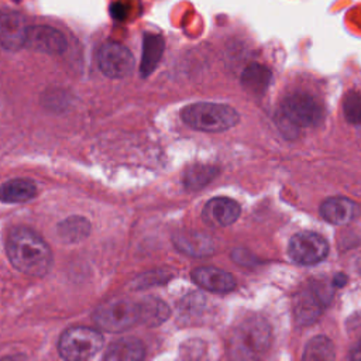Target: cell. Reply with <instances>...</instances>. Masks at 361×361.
Wrapping results in <instances>:
<instances>
[{
	"label": "cell",
	"instance_id": "25",
	"mask_svg": "<svg viewBox=\"0 0 361 361\" xmlns=\"http://www.w3.org/2000/svg\"><path fill=\"white\" fill-rule=\"evenodd\" d=\"M110 14L114 20H126L127 16H128V6L123 1H114L111 6H110Z\"/></svg>",
	"mask_w": 361,
	"mask_h": 361
},
{
	"label": "cell",
	"instance_id": "16",
	"mask_svg": "<svg viewBox=\"0 0 361 361\" xmlns=\"http://www.w3.org/2000/svg\"><path fill=\"white\" fill-rule=\"evenodd\" d=\"M145 348L141 340L135 337H123L113 341L102 361H144Z\"/></svg>",
	"mask_w": 361,
	"mask_h": 361
},
{
	"label": "cell",
	"instance_id": "28",
	"mask_svg": "<svg viewBox=\"0 0 361 361\" xmlns=\"http://www.w3.org/2000/svg\"><path fill=\"white\" fill-rule=\"evenodd\" d=\"M0 361H27V358L24 355H8V357H4L1 358Z\"/></svg>",
	"mask_w": 361,
	"mask_h": 361
},
{
	"label": "cell",
	"instance_id": "18",
	"mask_svg": "<svg viewBox=\"0 0 361 361\" xmlns=\"http://www.w3.org/2000/svg\"><path fill=\"white\" fill-rule=\"evenodd\" d=\"M164 54V38L158 34H145L142 39V56L140 72L144 78L149 76L159 63Z\"/></svg>",
	"mask_w": 361,
	"mask_h": 361
},
{
	"label": "cell",
	"instance_id": "10",
	"mask_svg": "<svg viewBox=\"0 0 361 361\" xmlns=\"http://www.w3.org/2000/svg\"><path fill=\"white\" fill-rule=\"evenodd\" d=\"M66 38L65 35L47 25H34L28 27L27 38H25V48H30L35 52L42 54H62L66 49Z\"/></svg>",
	"mask_w": 361,
	"mask_h": 361
},
{
	"label": "cell",
	"instance_id": "5",
	"mask_svg": "<svg viewBox=\"0 0 361 361\" xmlns=\"http://www.w3.org/2000/svg\"><path fill=\"white\" fill-rule=\"evenodd\" d=\"M279 116L283 130H298L300 127L317 126L323 120L324 109L314 96L296 92L282 100Z\"/></svg>",
	"mask_w": 361,
	"mask_h": 361
},
{
	"label": "cell",
	"instance_id": "20",
	"mask_svg": "<svg viewBox=\"0 0 361 361\" xmlns=\"http://www.w3.org/2000/svg\"><path fill=\"white\" fill-rule=\"evenodd\" d=\"M140 307H141V324H145L149 327L162 324L171 314L168 305L158 298L141 299Z\"/></svg>",
	"mask_w": 361,
	"mask_h": 361
},
{
	"label": "cell",
	"instance_id": "14",
	"mask_svg": "<svg viewBox=\"0 0 361 361\" xmlns=\"http://www.w3.org/2000/svg\"><path fill=\"white\" fill-rule=\"evenodd\" d=\"M357 214H358L357 203L343 196L329 197L320 204V216L331 224H337V226L347 224Z\"/></svg>",
	"mask_w": 361,
	"mask_h": 361
},
{
	"label": "cell",
	"instance_id": "27",
	"mask_svg": "<svg viewBox=\"0 0 361 361\" xmlns=\"http://www.w3.org/2000/svg\"><path fill=\"white\" fill-rule=\"evenodd\" d=\"M345 282H347V276L343 275V274H340V275H336V276H334L331 285H333V288H340V286H343Z\"/></svg>",
	"mask_w": 361,
	"mask_h": 361
},
{
	"label": "cell",
	"instance_id": "4",
	"mask_svg": "<svg viewBox=\"0 0 361 361\" xmlns=\"http://www.w3.org/2000/svg\"><path fill=\"white\" fill-rule=\"evenodd\" d=\"M96 326L109 333H121L141 324L140 300L126 298L110 299L97 306L92 314Z\"/></svg>",
	"mask_w": 361,
	"mask_h": 361
},
{
	"label": "cell",
	"instance_id": "15",
	"mask_svg": "<svg viewBox=\"0 0 361 361\" xmlns=\"http://www.w3.org/2000/svg\"><path fill=\"white\" fill-rule=\"evenodd\" d=\"M173 245L192 257H206L214 251L213 240L199 231H179L173 235Z\"/></svg>",
	"mask_w": 361,
	"mask_h": 361
},
{
	"label": "cell",
	"instance_id": "19",
	"mask_svg": "<svg viewBox=\"0 0 361 361\" xmlns=\"http://www.w3.org/2000/svg\"><path fill=\"white\" fill-rule=\"evenodd\" d=\"M90 233V223L82 216H71L56 227L58 237L65 243H79Z\"/></svg>",
	"mask_w": 361,
	"mask_h": 361
},
{
	"label": "cell",
	"instance_id": "3",
	"mask_svg": "<svg viewBox=\"0 0 361 361\" xmlns=\"http://www.w3.org/2000/svg\"><path fill=\"white\" fill-rule=\"evenodd\" d=\"M180 117L190 128L204 133L226 131L234 127L240 120L238 113L233 107L210 102H199L186 106Z\"/></svg>",
	"mask_w": 361,
	"mask_h": 361
},
{
	"label": "cell",
	"instance_id": "21",
	"mask_svg": "<svg viewBox=\"0 0 361 361\" xmlns=\"http://www.w3.org/2000/svg\"><path fill=\"white\" fill-rule=\"evenodd\" d=\"M271 82V72L259 63H251L241 75V85L250 93H264Z\"/></svg>",
	"mask_w": 361,
	"mask_h": 361
},
{
	"label": "cell",
	"instance_id": "6",
	"mask_svg": "<svg viewBox=\"0 0 361 361\" xmlns=\"http://www.w3.org/2000/svg\"><path fill=\"white\" fill-rule=\"evenodd\" d=\"M103 343L104 338L99 330L76 326L62 333L58 351L65 361H87L103 347Z\"/></svg>",
	"mask_w": 361,
	"mask_h": 361
},
{
	"label": "cell",
	"instance_id": "26",
	"mask_svg": "<svg viewBox=\"0 0 361 361\" xmlns=\"http://www.w3.org/2000/svg\"><path fill=\"white\" fill-rule=\"evenodd\" d=\"M350 361H361V338L357 341V344L351 348L350 354Z\"/></svg>",
	"mask_w": 361,
	"mask_h": 361
},
{
	"label": "cell",
	"instance_id": "1",
	"mask_svg": "<svg viewBox=\"0 0 361 361\" xmlns=\"http://www.w3.org/2000/svg\"><path fill=\"white\" fill-rule=\"evenodd\" d=\"M6 254L16 269L30 276H45L52 265L48 244L27 227H14L7 234Z\"/></svg>",
	"mask_w": 361,
	"mask_h": 361
},
{
	"label": "cell",
	"instance_id": "22",
	"mask_svg": "<svg viewBox=\"0 0 361 361\" xmlns=\"http://www.w3.org/2000/svg\"><path fill=\"white\" fill-rule=\"evenodd\" d=\"M302 361H336L333 341L326 336L310 338L305 347Z\"/></svg>",
	"mask_w": 361,
	"mask_h": 361
},
{
	"label": "cell",
	"instance_id": "2",
	"mask_svg": "<svg viewBox=\"0 0 361 361\" xmlns=\"http://www.w3.org/2000/svg\"><path fill=\"white\" fill-rule=\"evenodd\" d=\"M272 340L271 326L258 314L247 316L227 338V357L230 361H259L268 351Z\"/></svg>",
	"mask_w": 361,
	"mask_h": 361
},
{
	"label": "cell",
	"instance_id": "17",
	"mask_svg": "<svg viewBox=\"0 0 361 361\" xmlns=\"http://www.w3.org/2000/svg\"><path fill=\"white\" fill-rule=\"evenodd\" d=\"M37 195V185L31 179L17 178L4 182L0 186V202L23 203L31 200Z\"/></svg>",
	"mask_w": 361,
	"mask_h": 361
},
{
	"label": "cell",
	"instance_id": "7",
	"mask_svg": "<svg viewBox=\"0 0 361 361\" xmlns=\"http://www.w3.org/2000/svg\"><path fill=\"white\" fill-rule=\"evenodd\" d=\"M331 292L319 282L300 289L293 298V316L299 324L313 323L326 307Z\"/></svg>",
	"mask_w": 361,
	"mask_h": 361
},
{
	"label": "cell",
	"instance_id": "8",
	"mask_svg": "<svg viewBox=\"0 0 361 361\" xmlns=\"http://www.w3.org/2000/svg\"><path fill=\"white\" fill-rule=\"evenodd\" d=\"M289 257L299 265H314L329 254V244L324 237L313 231L295 234L288 247Z\"/></svg>",
	"mask_w": 361,
	"mask_h": 361
},
{
	"label": "cell",
	"instance_id": "23",
	"mask_svg": "<svg viewBox=\"0 0 361 361\" xmlns=\"http://www.w3.org/2000/svg\"><path fill=\"white\" fill-rule=\"evenodd\" d=\"M217 172H219V169L213 165L195 164L185 171V175H183L185 188H188L190 190L202 189L216 178Z\"/></svg>",
	"mask_w": 361,
	"mask_h": 361
},
{
	"label": "cell",
	"instance_id": "11",
	"mask_svg": "<svg viewBox=\"0 0 361 361\" xmlns=\"http://www.w3.org/2000/svg\"><path fill=\"white\" fill-rule=\"evenodd\" d=\"M27 24L21 14L16 11H0V45L16 51L25 45Z\"/></svg>",
	"mask_w": 361,
	"mask_h": 361
},
{
	"label": "cell",
	"instance_id": "24",
	"mask_svg": "<svg viewBox=\"0 0 361 361\" xmlns=\"http://www.w3.org/2000/svg\"><path fill=\"white\" fill-rule=\"evenodd\" d=\"M344 117L351 124H361V93L348 92L343 102Z\"/></svg>",
	"mask_w": 361,
	"mask_h": 361
},
{
	"label": "cell",
	"instance_id": "12",
	"mask_svg": "<svg viewBox=\"0 0 361 361\" xmlns=\"http://www.w3.org/2000/svg\"><path fill=\"white\" fill-rule=\"evenodd\" d=\"M241 213L240 204L224 196H217L210 199L202 212L203 220L213 227H226L233 224Z\"/></svg>",
	"mask_w": 361,
	"mask_h": 361
},
{
	"label": "cell",
	"instance_id": "9",
	"mask_svg": "<svg viewBox=\"0 0 361 361\" xmlns=\"http://www.w3.org/2000/svg\"><path fill=\"white\" fill-rule=\"evenodd\" d=\"M99 68L107 78L121 79L131 73L134 68L133 54L118 42H106L97 54Z\"/></svg>",
	"mask_w": 361,
	"mask_h": 361
},
{
	"label": "cell",
	"instance_id": "13",
	"mask_svg": "<svg viewBox=\"0 0 361 361\" xmlns=\"http://www.w3.org/2000/svg\"><path fill=\"white\" fill-rule=\"evenodd\" d=\"M192 281L197 286L214 293L231 292L235 288L234 276L230 272L214 267H200L193 269Z\"/></svg>",
	"mask_w": 361,
	"mask_h": 361
}]
</instances>
